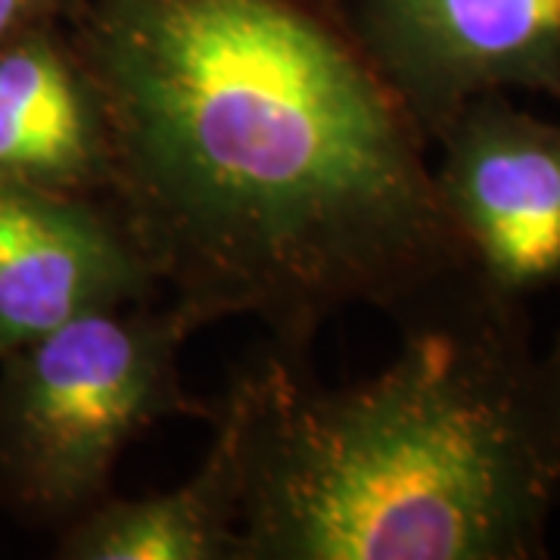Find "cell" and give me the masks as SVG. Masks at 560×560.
<instances>
[{
    "label": "cell",
    "instance_id": "9",
    "mask_svg": "<svg viewBox=\"0 0 560 560\" xmlns=\"http://www.w3.org/2000/svg\"><path fill=\"white\" fill-rule=\"evenodd\" d=\"M79 0H0V47L47 22H66Z\"/></svg>",
    "mask_w": 560,
    "mask_h": 560
},
{
    "label": "cell",
    "instance_id": "5",
    "mask_svg": "<svg viewBox=\"0 0 560 560\" xmlns=\"http://www.w3.org/2000/svg\"><path fill=\"white\" fill-rule=\"evenodd\" d=\"M436 147V194L482 287L517 302L558 290L560 121L486 94Z\"/></svg>",
    "mask_w": 560,
    "mask_h": 560
},
{
    "label": "cell",
    "instance_id": "8",
    "mask_svg": "<svg viewBox=\"0 0 560 560\" xmlns=\"http://www.w3.org/2000/svg\"><path fill=\"white\" fill-rule=\"evenodd\" d=\"M215 436L197 474L143 499L106 495L60 526V560H234L241 529V458L215 405Z\"/></svg>",
    "mask_w": 560,
    "mask_h": 560
},
{
    "label": "cell",
    "instance_id": "2",
    "mask_svg": "<svg viewBox=\"0 0 560 560\" xmlns=\"http://www.w3.org/2000/svg\"><path fill=\"white\" fill-rule=\"evenodd\" d=\"M381 374L265 355L219 401L241 458L234 560H541L560 399L523 302L477 275L418 305Z\"/></svg>",
    "mask_w": 560,
    "mask_h": 560
},
{
    "label": "cell",
    "instance_id": "10",
    "mask_svg": "<svg viewBox=\"0 0 560 560\" xmlns=\"http://www.w3.org/2000/svg\"><path fill=\"white\" fill-rule=\"evenodd\" d=\"M545 364H548V374H551V381H555V389H558V399H560V340L558 346L545 355Z\"/></svg>",
    "mask_w": 560,
    "mask_h": 560
},
{
    "label": "cell",
    "instance_id": "6",
    "mask_svg": "<svg viewBox=\"0 0 560 560\" xmlns=\"http://www.w3.org/2000/svg\"><path fill=\"white\" fill-rule=\"evenodd\" d=\"M160 283L103 197L0 178V359Z\"/></svg>",
    "mask_w": 560,
    "mask_h": 560
},
{
    "label": "cell",
    "instance_id": "7",
    "mask_svg": "<svg viewBox=\"0 0 560 560\" xmlns=\"http://www.w3.org/2000/svg\"><path fill=\"white\" fill-rule=\"evenodd\" d=\"M0 178L106 197L109 128L66 22L0 47Z\"/></svg>",
    "mask_w": 560,
    "mask_h": 560
},
{
    "label": "cell",
    "instance_id": "1",
    "mask_svg": "<svg viewBox=\"0 0 560 560\" xmlns=\"http://www.w3.org/2000/svg\"><path fill=\"white\" fill-rule=\"evenodd\" d=\"M106 197L202 327L256 318L302 361L330 318H405L474 275L430 140L334 0H79Z\"/></svg>",
    "mask_w": 560,
    "mask_h": 560
},
{
    "label": "cell",
    "instance_id": "3",
    "mask_svg": "<svg viewBox=\"0 0 560 560\" xmlns=\"http://www.w3.org/2000/svg\"><path fill=\"white\" fill-rule=\"evenodd\" d=\"M202 320L178 302L91 312L0 359V504L66 526L103 501L125 448L165 418H206L180 355Z\"/></svg>",
    "mask_w": 560,
    "mask_h": 560
},
{
    "label": "cell",
    "instance_id": "4",
    "mask_svg": "<svg viewBox=\"0 0 560 560\" xmlns=\"http://www.w3.org/2000/svg\"><path fill=\"white\" fill-rule=\"evenodd\" d=\"M436 143L486 94L560 101V0H334Z\"/></svg>",
    "mask_w": 560,
    "mask_h": 560
}]
</instances>
